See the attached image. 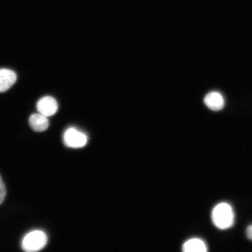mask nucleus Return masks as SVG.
<instances>
[{
    "instance_id": "nucleus-1",
    "label": "nucleus",
    "mask_w": 252,
    "mask_h": 252,
    "mask_svg": "<svg viewBox=\"0 0 252 252\" xmlns=\"http://www.w3.org/2000/svg\"><path fill=\"white\" fill-rule=\"evenodd\" d=\"M213 222L220 229L232 227L234 223V210L227 203H220L214 207L212 213Z\"/></svg>"
},
{
    "instance_id": "nucleus-2",
    "label": "nucleus",
    "mask_w": 252,
    "mask_h": 252,
    "mask_svg": "<svg viewBox=\"0 0 252 252\" xmlns=\"http://www.w3.org/2000/svg\"><path fill=\"white\" fill-rule=\"evenodd\" d=\"M47 242L45 233L40 230H35L25 236L22 242V248L27 252H38L45 247Z\"/></svg>"
},
{
    "instance_id": "nucleus-3",
    "label": "nucleus",
    "mask_w": 252,
    "mask_h": 252,
    "mask_svg": "<svg viewBox=\"0 0 252 252\" xmlns=\"http://www.w3.org/2000/svg\"><path fill=\"white\" fill-rule=\"evenodd\" d=\"M63 138L66 146L73 149L83 147L87 143L86 135L74 127L67 129Z\"/></svg>"
},
{
    "instance_id": "nucleus-4",
    "label": "nucleus",
    "mask_w": 252,
    "mask_h": 252,
    "mask_svg": "<svg viewBox=\"0 0 252 252\" xmlns=\"http://www.w3.org/2000/svg\"><path fill=\"white\" fill-rule=\"evenodd\" d=\"M37 111L41 114L49 117L56 114L58 109V103L52 96L43 97L37 103Z\"/></svg>"
},
{
    "instance_id": "nucleus-5",
    "label": "nucleus",
    "mask_w": 252,
    "mask_h": 252,
    "mask_svg": "<svg viewBox=\"0 0 252 252\" xmlns=\"http://www.w3.org/2000/svg\"><path fill=\"white\" fill-rule=\"evenodd\" d=\"M17 79L14 71L9 69H0V93L8 90L15 83Z\"/></svg>"
},
{
    "instance_id": "nucleus-6",
    "label": "nucleus",
    "mask_w": 252,
    "mask_h": 252,
    "mask_svg": "<svg viewBox=\"0 0 252 252\" xmlns=\"http://www.w3.org/2000/svg\"><path fill=\"white\" fill-rule=\"evenodd\" d=\"M204 103L210 109L219 111L224 106V99L222 94L218 92L208 94L204 99Z\"/></svg>"
},
{
    "instance_id": "nucleus-7",
    "label": "nucleus",
    "mask_w": 252,
    "mask_h": 252,
    "mask_svg": "<svg viewBox=\"0 0 252 252\" xmlns=\"http://www.w3.org/2000/svg\"><path fill=\"white\" fill-rule=\"evenodd\" d=\"M29 124L31 128L36 132L45 131L49 126L47 117L40 113L32 115L29 119Z\"/></svg>"
},
{
    "instance_id": "nucleus-8",
    "label": "nucleus",
    "mask_w": 252,
    "mask_h": 252,
    "mask_svg": "<svg viewBox=\"0 0 252 252\" xmlns=\"http://www.w3.org/2000/svg\"><path fill=\"white\" fill-rule=\"evenodd\" d=\"M182 251L184 252H206L207 245L199 238L189 239L183 245Z\"/></svg>"
},
{
    "instance_id": "nucleus-9",
    "label": "nucleus",
    "mask_w": 252,
    "mask_h": 252,
    "mask_svg": "<svg viewBox=\"0 0 252 252\" xmlns=\"http://www.w3.org/2000/svg\"><path fill=\"white\" fill-rule=\"evenodd\" d=\"M5 195L6 190L5 185L2 180L1 176H0V205L4 201Z\"/></svg>"
},
{
    "instance_id": "nucleus-10",
    "label": "nucleus",
    "mask_w": 252,
    "mask_h": 252,
    "mask_svg": "<svg viewBox=\"0 0 252 252\" xmlns=\"http://www.w3.org/2000/svg\"><path fill=\"white\" fill-rule=\"evenodd\" d=\"M247 235L248 238L252 241V225L248 226L247 229Z\"/></svg>"
}]
</instances>
